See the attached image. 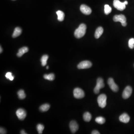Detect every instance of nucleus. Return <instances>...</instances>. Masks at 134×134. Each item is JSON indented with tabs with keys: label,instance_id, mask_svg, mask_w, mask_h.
Listing matches in <instances>:
<instances>
[{
	"label": "nucleus",
	"instance_id": "obj_1",
	"mask_svg": "<svg viewBox=\"0 0 134 134\" xmlns=\"http://www.w3.org/2000/svg\"><path fill=\"white\" fill-rule=\"evenodd\" d=\"M86 26L85 24H82L80 25L79 27L75 30L74 35L77 38H81L84 36L86 32Z\"/></svg>",
	"mask_w": 134,
	"mask_h": 134
},
{
	"label": "nucleus",
	"instance_id": "obj_2",
	"mask_svg": "<svg viewBox=\"0 0 134 134\" xmlns=\"http://www.w3.org/2000/svg\"><path fill=\"white\" fill-rule=\"evenodd\" d=\"M106 95L104 94H102L98 96L97 99L99 107L101 108H104L107 105Z\"/></svg>",
	"mask_w": 134,
	"mask_h": 134
},
{
	"label": "nucleus",
	"instance_id": "obj_3",
	"mask_svg": "<svg viewBox=\"0 0 134 134\" xmlns=\"http://www.w3.org/2000/svg\"><path fill=\"white\" fill-rule=\"evenodd\" d=\"M113 21L115 22H120L122 26L123 27H126L127 24L126 23V18L123 15H115L113 17Z\"/></svg>",
	"mask_w": 134,
	"mask_h": 134
},
{
	"label": "nucleus",
	"instance_id": "obj_4",
	"mask_svg": "<svg viewBox=\"0 0 134 134\" xmlns=\"http://www.w3.org/2000/svg\"><path fill=\"white\" fill-rule=\"evenodd\" d=\"M105 84L104 80L102 78H99L97 80V85L94 89V92L95 94H98L100 92V90L104 88Z\"/></svg>",
	"mask_w": 134,
	"mask_h": 134
},
{
	"label": "nucleus",
	"instance_id": "obj_5",
	"mask_svg": "<svg viewBox=\"0 0 134 134\" xmlns=\"http://www.w3.org/2000/svg\"><path fill=\"white\" fill-rule=\"evenodd\" d=\"M74 97L77 99H81L85 97V92L81 89L76 88L74 89Z\"/></svg>",
	"mask_w": 134,
	"mask_h": 134
},
{
	"label": "nucleus",
	"instance_id": "obj_6",
	"mask_svg": "<svg viewBox=\"0 0 134 134\" xmlns=\"http://www.w3.org/2000/svg\"><path fill=\"white\" fill-rule=\"evenodd\" d=\"M92 64L89 61L85 60L81 61L78 65V68L80 69H86L91 67Z\"/></svg>",
	"mask_w": 134,
	"mask_h": 134
},
{
	"label": "nucleus",
	"instance_id": "obj_7",
	"mask_svg": "<svg viewBox=\"0 0 134 134\" xmlns=\"http://www.w3.org/2000/svg\"><path fill=\"white\" fill-rule=\"evenodd\" d=\"M113 5L114 8L120 11H123L126 8V5L124 2H121L119 0H114Z\"/></svg>",
	"mask_w": 134,
	"mask_h": 134
},
{
	"label": "nucleus",
	"instance_id": "obj_8",
	"mask_svg": "<svg viewBox=\"0 0 134 134\" xmlns=\"http://www.w3.org/2000/svg\"><path fill=\"white\" fill-rule=\"evenodd\" d=\"M132 92V89L130 86H127L123 92L122 97L124 99H128L131 96Z\"/></svg>",
	"mask_w": 134,
	"mask_h": 134
},
{
	"label": "nucleus",
	"instance_id": "obj_9",
	"mask_svg": "<svg viewBox=\"0 0 134 134\" xmlns=\"http://www.w3.org/2000/svg\"><path fill=\"white\" fill-rule=\"evenodd\" d=\"M16 115L19 120H23L26 117V112L23 109H18L16 111Z\"/></svg>",
	"mask_w": 134,
	"mask_h": 134
},
{
	"label": "nucleus",
	"instance_id": "obj_10",
	"mask_svg": "<svg viewBox=\"0 0 134 134\" xmlns=\"http://www.w3.org/2000/svg\"><path fill=\"white\" fill-rule=\"evenodd\" d=\"M108 83L109 86L113 91L116 92L118 90V87L117 84L115 83L112 78H109L108 80Z\"/></svg>",
	"mask_w": 134,
	"mask_h": 134
},
{
	"label": "nucleus",
	"instance_id": "obj_11",
	"mask_svg": "<svg viewBox=\"0 0 134 134\" xmlns=\"http://www.w3.org/2000/svg\"><path fill=\"white\" fill-rule=\"evenodd\" d=\"M80 10L83 14L86 15H89L92 12V10L91 8L84 4L80 6Z\"/></svg>",
	"mask_w": 134,
	"mask_h": 134
},
{
	"label": "nucleus",
	"instance_id": "obj_12",
	"mask_svg": "<svg viewBox=\"0 0 134 134\" xmlns=\"http://www.w3.org/2000/svg\"><path fill=\"white\" fill-rule=\"evenodd\" d=\"M69 127L72 133H75L79 129V126L75 121H72L69 124Z\"/></svg>",
	"mask_w": 134,
	"mask_h": 134
},
{
	"label": "nucleus",
	"instance_id": "obj_13",
	"mask_svg": "<svg viewBox=\"0 0 134 134\" xmlns=\"http://www.w3.org/2000/svg\"><path fill=\"white\" fill-rule=\"evenodd\" d=\"M119 119L121 122L124 123H127L129 121L130 117L126 113H123L120 116Z\"/></svg>",
	"mask_w": 134,
	"mask_h": 134
},
{
	"label": "nucleus",
	"instance_id": "obj_14",
	"mask_svg": "<svg viewBox=\"0 0 134 134\" xmlns=\"http://www.w3.org/2000/svg\"><path fill=\"white\" fill-rule=\"evenodd\" d=\"M28 48L26 47H22L20 49L18 50V53L17 54V55L18 57H21V56L23 55L24 54L26 53L28 51Z\"/></svg>",
	"mask_w": 134,
	"mask_h": 134
},
{
	"label": "nucleus",
	"instance_id": "obj_15",
	"mask_svg": "<svg viewBox=\"0 0 134 134\" xmlns=\"http://www.w3.org/2000/svg\"><path fill=\"white\" fill-rule=\"evenodd\" d=\"M104 32L103 28L102 27H99L97 29L95 34V38H99L101 36Z\"/></svg>",
	"mask_w": 134,
	"mask_h": 134
},
{
	"label": "nucleus",
	"instance_id": "obj_16",
	"mask_svg": "<svg viewBox=\"0 0 134 134\" xmlns=\"http://www.w3.org/2000/svg\"><path fill=\"white\" fill-rule=\"evenodd\" d=\"M22 33V29L20 27H16L15 29L14 33L12 34V37L14 38L20 36Z\"/></svg>",
	"mask_w": 134,
	"mask_h": 134
},
{
	"label": "nucleus",
	"instance_id": "obj_17",
	"mask_svg": "<svg viewBox=\"0 0 134 134\" xmlns=\"http://www.w3.org/2000/svg\"><path fill=\"white\" fill-rule=\"evenodd\" d=\"M56 14L57 15V19L58 21L60 22L63 21L64 18V12L61 11H58L56 12Z\"/></svg>",
	"mask_w": 134,
	"mask_h": 134
},
{
	"label": "nucleus",
	"instance_id": "obj_18",
	"mask_svg": "<svg viewBox=\"0 0 134 134\" xmlns=\"http://www.w3.org/2000/svg\"><path fill=\"white\" fill-rule=\"evenodd\" d=\"M83 118L85 121L89 122L91 120V115L88 112H86L83 114Z\"/></svg>",
	"mask_w": 134,
	"mask_h": 134
},
{
	"label": "nucleus",
	"instance_id": "obj_19",
	"mask_svg": "<svg viewBox=\"0 0 134 134\" xmlns=\"http://www.w3.org/2000/svg\"><path fill=\"white\" fill-rule=\"evenodd\" d=\"M48 58H49V56L47 55H44L41 57L40 61H41V65L43 66H46Z\"/></svg>",
	"mask_w": 134,
	"mask_h": 134
},
{
	"label": "nucleus",
	"instance_id": "obj_20",
	"mask_svg": "<svg viewBox=\"0 0 134 134\" xmlns=\"http://www.w3.org/2000/svg\"><path fill=\"white\" fill-rule=\"evenodd\" d=\"M50 106L48 104H45L41 105L40 107V110L42 112H46L49 110Z\"/></svg>",
	"mask_w": 134,
	"mask_h": 134
},
{
	"label": "nucleus",
	"instance_id": "obj_21",
	"mask_svg": "<svg viewBox=\"0 0 134 134\" xmlns=\"http://www.w3.org/2000/svg\"><path fill=\"white\" fill-rule=\"evenodd\" d=\"M44 78L45 80H48L50 81H53L55 79V75L53 74H45L44 75Z\"/></svg>",
	"mask_w": 134,
	"mask_h": 134
},
{
	"label": "nucleus",
	"instance_id": "obj_22",
	"mask_svg": "<svg viewBox=\"0 0 134 134\" xmlns=\"http://www.w3.org/2000/svg\"><path fill=\"white\" fill-rule=\"evenodd\" d=\"M17 94L18 97L21 100H23V99H25L26 97L24 91L22 89L19 90Z\"/></svg>",
	"mask_w": 134,
	"mask_h": 134
},
{
	"label": "nucleus",
	"instance_id": "obj_23",
	"mask_svg": "<svg viewBox=\"0 0 134 134\" xmlns=\"http://www.w3.org/2000/svg\"><path fill=\"white\" fill-rule=\"evenodd\" d=\"M95 121L99 124H103L106 122V120L102 117H97L95 120Z\"/></svg>",
	"mask_w": 134,
	"mask_h": 134
},
{
	"label": "nucleus",
	"instance_id": "obj_24",
	"mask_svg": "<svg viewBox=\"0 0 134 134\" xmlns=\"http://www.w3.org/2000/svg\"><path fill=\"white\" fill-rule=\"evenodd\" d=\"M112 11L111 8L108 5H106L104 6V11L105 14L108 15L111 13Z\"/></svg>",
	"mask_w": 134,
	"mask_h": 134
},
{
	"label": "nucleus",
	"instance_id": "obj_25",
	"mask_svg": "<svg viewBox=\"0 0 134 134\" xmlns=\"http://www.w3.org/2000/svg\"><path fill=\"white\" fill-rule=\"evenodd\" d=\"M44 126L41 124H39L37 125V129L38 132V134H41L43 133V131L44 129Z\"/></svg>",
	"mask_w": 134,
	"mask_h": 134
},
{
	"label": "nucleus",
	"instance_id": "obj_26",
	"mask_svg": "<svg viewBox=\"0 0 134 134\" xmlns=\"http://www.w3.org/2000/svg\"><path fill=\"white\" fill-rule=\"evenodd\" d=\"M5 77L8 80H14V77L12 75V74L11 72H8L6 73L5 75Z\"/></svg>",
	"mask_w": 134,
	"mask_h": 134
},
{
	"label": "nucleus",
	"instance_id": "obj_27",
	"mask_svg": "<svg viewBox=\"0 0 134 134\" xmlns=\"http://www.w3.org/2000/svg\"><path fill=\"white\" fill-rule=\"evenodd\" d=\"M129 46L131 49L134 48V38H132L130 39L129 41Z\"/></svg>",
	"mask_w": 134,
	"mask_h": 134
},
{
	"label": "nucleus",
	"instance_id": "obj_28",
	"mask_svg": "<svg viewBox=\"0 0 134 134\" xmlns=\"http://www.w3.org/2000/svg\"><path fill=\"white\" fill-rule=\"evenodd\" d=\"M0 133L2 134H6V131L4 128L2 127H0Z\"/></svg>",
	"mask_w": 134,
	"mask_h": 134
},
{
	"label": "nucleus",
	"instance_id": "obj_29",
	"mask_svg": "<svg viewBox=\"0 0 134 134\" xmlns=\"http://www.w3.org/2000/svg\"><path fill=\"white\" fill-rule=\"evenodd\" d=\"M92 134H100V133L98 132V131H97L96 130H94V131H92Z\"/></svg>",
	"mask_w": 134,
	"mask_h": 134
},
{
	"label": "nucleus",
	"instance_id": "obj_30",
	"mask_svg": "<svg viewBox=\"0 0 134 134\" xmlns=\"http://www.w3.org/2000/svg\"><path fill=\"white\" fill-rule=\"evenodd\" d=\"M21 134H27V133H26V132H25V131H24V130H22L21 131Z\"/></svg>",
	"mask_w": 134,
	"mask_h": 134
},
{
	"label": "nucleus",
	"instance_id": "obj_31",
	"mask_svg": "<svg viewBox=\"0 0 134 134\" xmlns=\"http://www.w3.org/2000/svg\"><path fill=\"white\" fill-rule=\"evenodd\" d=\"M124 3H125V5H127L128 4V2L127 1H125L124 2Z\"/></svg>",
	"mask_w": 134,
	"mask_h": 134
},
{
	"label": "nucleus",
	"instance_id": "obj_32",
	"mask_svg": "<svg viewBox=\"0 0 134 134\" xmlns=\"http://www.w3.org/2000/svg\"><path fill=\"white\" fill-rule=\"evenodd\" d=\"M2 47H1V46H0V53H1L2 52Z\"/></svg>",
	"mask_w": 134,
	"mask_h": 134
},
{
	"label": "nucleus",
	"instance_id": "obj_33",
	"mask_svg": "<svg viewBox=\"0 0 134 134\" xmlns=\"http://www.w3.org/2000/svg\"><path fill=\"white\" fill-rule=\"evenodd\" d=\"M49 66H47V67H46L47 69H49Z\"/></svg>",
	"mask_w": 134,
	"mask_h": 134
},
{
	"label": "nucleus",
	"instance_id": "obj_34",
	"mask_svg": "<svg viewBox=\"0 0 134 134\" xmlns=\"http://www.w3.org/2000/svg\"></svg>",
	"mask_w": 134,
	"mask_h": 134
}]
</instances>
